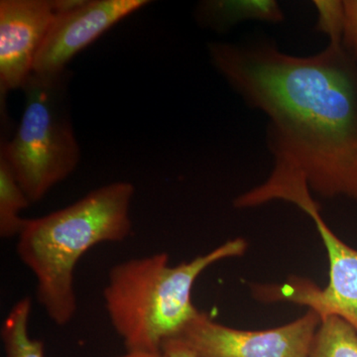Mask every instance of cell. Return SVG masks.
<instances>
[{"label": "cell", "mask_w": 357, "mask_h": 357, "mask_svg": "<svg viewBox=\"0 0 357 357\" xmlns=\"http://www.w3.org/2000/svg\"><path fill=\"white\" fill-rule=\"evenodd\" d=\"M31 311V298H22L4 319L0 335L6 357H45L43 342L29 333Z\"/></svg>", "instance_id": "cell-10"}, {"label": "cell", "mask_w": 357, "mask_h": 357, "mask_svg": "<svg viewBox=\"0 0 357 357\" xmlns=\"http://www.w3.org/2000/svg\"><path fill=\"white\" fill-rule=\"evenodd\" d=\"M202 27L225 32L244 21L277 23L285 20L280 4L274 0H206L196 8Z\"/></svg>", "instance_id": "cell-9"}, {"label": "cell", "mask_w": 357, "mask_h": 357, "mask_svg": "<svg viewBox=\"0 0 357 357\" xmlns=\"http://www.w3.org/2000/svg\"><path fill=\"white\" fill-rule=\"evenodd\" d=\"M148 0H84L74 10L55 13L34 63L33 74L53 76L67 70L72 59Z\"/></svg>", "instance_id": "cell-7"}, {"label": "cell", "mask_w": 357, "mask_h": 357, "mask_svg": "<svg viewBox=\"0 0 357 357\" xmlns=\"http://www.w3.org/2000/svg\"><path fill=\"white\" fill-rule=\"evenodd\" d=\"M344 25L342 45L357 61V0H344Z\"/></svg>", "instance_id": "cell-14"}, {"label": "cell", "mask_w": 357, "mask_h": 357, "mask_svg": "<svg viewBox=\"0 0 357 357\" xmlns=\"http://www.w3.org/2000/svg\"><path fill=\"white\" fill-rule=\"evenodd\" d=\"M208 51L232 89L266 115L269 178H299L325 198L357 202V61L342 43L310 57L267 39L213 42Z\"/></svg>", "instance_id": "cell-1"}, {"label": "cell", "mask_w": 357, "mask_h": 357, "mask_svg": "<svg viewBox=\"0 0 357 357\" xmlns=\"http://www.w3.org/2000/svg\"><path fill=\"white\" fill-rule=\"evenodd\" d=\"M30 204L10 167L0 156V236L2 238L20 236L27 220L21 218L20 213Z\"/></svg>", "instance_id": "cell-11"}, {"label": "cell", "mask_w": 357, "mask_h": 357, "mask_svg": "<svg viewBox=\"0 0 357 357\" xmlns=\"http://www.w3.org/2000/svg\"><path fill=\"white\" fill-rule=\"evenodd\" d=\"M314 6L318 11L317 30L326 34L328 42L342 43L344 25V1L316 0Z\"/></svg>", "instance_id": "cell-13"}, {"label": "cell", "mask_w": 357, "mask_h": 357, "mask_svg": "<svg viewBox=\"0 0 357 357\" xmlns=\"http://www.w3.org/2000/svg\"><path fill=\"white\" fill-rule=\"evenodd\" d=\"M69 70L32 74L22 91L24 110L11 140H1L0 156L10 167L30 203H38L76 170L81 149L69 107Z\"/></svg>", "instance_id": "cell-4"}, {"label": "cell", "mask_w": 357, "mask_h": 357, "mask_svg": "<svg viewBox=\"0 0 357 357\" xmlns=\"http://www.w3.org/2000/svg\"><path fill=\"white\" fill-rule=\"evenodd\" d=\"M134 192L131 183L119 181L64 208L26 220L16 252L34 276L36 300L55 325H68L76 316L75 272L81 258L98 244L122 243L132 234Z\"/></svg>", "instance_id": "cell-2"}, {"label": "cell", "mask_w": 357, "mask_h": 357, "mask_svg": "<svg viewBox=\"0 0 357 357\" xmlns=\"http://www.w3.org/2000/svg\"><path fill=\"white\" fill-rule=\"evenodd\" d=\"M115 357H166L163 352L126 351L122 356Z\"/></svg>", "instance_id": "cell-16"}, {"label": "cell", "mask_w": 357, "mask_h": 357, "mask_svg": "<svg viewBox=\"0 0 357 357\" xmlns=\"http://www.w3.org/2000/svg\"><path fill=\"white\" fill-rule=\"evenodd\" d=\"M309 357H357V330L338 316L321 319Z\"/></svg>", "instance_id": "cell-12"}, {"label": "cell", "mask_w": 357, "mask_h": 357, "mask_svg": "<svg viewBox=\"0 0 357 357\" xmlns=\"http://www.w3.org/2000/svg\"><path fill=\"white\" fill-rule=\"evenodd\" d=\"M161 351L166 357H197L177 338L165 340L162 344Z\"/></svg>", "instance_id": "cell-15"}, {"label": "cell", "mask_w": 357, "mask_h": 357, "mask_svg": "<svg viewBox=\"0 0 357 357\" xmlns=\"http://www.w3.org/2000/svg\"><path fill=\"white\" fill-rule=\"evenodd\" d=\"M321 317L309 310L288 325L265 331H243L199 314L178 337L197 357H309Z\"/></svg>", "instance_id": "cell-6"}, {"label": "cell", "mask_w": 357, "mask_h": 357, "mask_svg": "<svg viewBox=\"0 0 357 357\" xmlns=\"http://www.w3.org/2000/svg\"><path fill=\"white\" fill-rule=\"evenodd\" d=\"M286 202L296 204L316 225L323 239L328 264L330 281L321 289L299 277H290L281 285H252L256 298L264 302L296 303L316 312L321 318L338 316L357 330V250L338 238L319 213V206L312 198L309 187L297 188L289 192Z\"/></svg>", "instance_id": "cell-5"}, {"label": "cell", "mask_w": 357, "mask_h": 357, "mask_svg": "<svg viewBox=\"0 0 357 357\" xmlns=\"http://www.w3.org/2000/svg\"><path fill=\"white\" fill-rule=\"evenodd\" d=\"M246 248L244 239L236 238L175 266L166 252L114 265L103 289V301L126 351H161L163 342L178 337L199 314L192 290L199 275L215 263L243 255Z\"/></svg>", "instance_id": "cell-3"}, {"label": "cell", "mask_w": 357, "mask_h": 357, "mask_svg": "<svg viewBox=\"0 0 357 357\" xmlns=\"http://www.w3.org/2000/svg\"><path fill=\"white\" fill-rule=\"evenodd\" d=\"M55 16L51 0L0 1V91L22 89Z\"/></svg>", "instance_id": "cell-8"}]
</instances>
